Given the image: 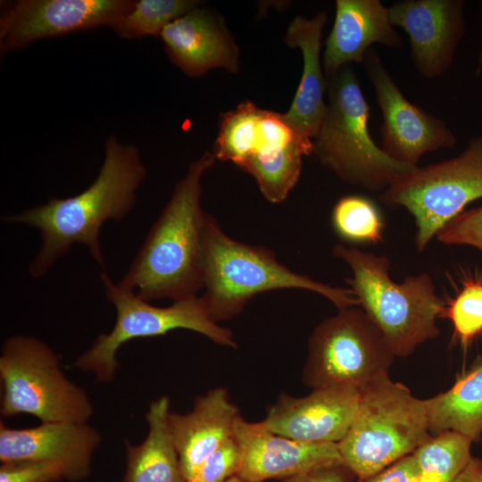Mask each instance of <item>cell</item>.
Segmentation results:
<instances>
[{"instance_id":"obj_36","label":"cell","mask_w":482,"mask_h":482,"mask_svg":"<svg viewBox=\"0 0 482 482\" xmlns=\"http://www.w3.org/2000/svg\"><path fill=\"white\" fill-rule=\"evenodd\" d=\"M478 62H479V66H480L482 64V48H481L480 54H479V57H478Z\"/></svg>"},{"instance_id":"obj_34","label":"cell","mask_w":482,"mask_h":482,"mask_svg":"<svg viewBox=\"0 0 482 482\" xmlns=\"http://www.w3.org/2000/svg\"><path fill=\"white\" fill-rule=\"evenodd\" d=\"M453 482H482V459L472 457Z\"/></svg>"},{"instance_id":"obj_2","label":"cell","mask_w":482,"mask_h":482,"mask_svg":"<svg viewBox=\"0 0 482 482\" xmlns=\"http://www.w3.org/2000/svg\"><path fill=\"white\" fill-rule=\"evenodd\" d=\"M212 152L192 162L149 229L119 285L145 301H173L203 288L201 254L207 213L201 206L202 177L215 163Z\"/></svg>"},{"instance_id":"obj_35","label":"cell","mask_w":482,"mask_h":482,"mask_svg":"<svg viewBox=\"0 0 482 482\" xmlns=\"http://www.w3.org/2000/svg\"><path fill=\"white\" fill-rule=\"evenodd\" d=\"M225 482H246V481L243 480L237 476H233L230 478L227 479Z\"/></svg>"},{"instance_id":"obj_14","label":"cell","mask_w":482,"mask_h":482,"mask_svg":"<svg viewBox=\"0 0 482 482\" xmlns=\"http://www.w3.org/2000/svg\"><path fill=\"white\" fill-rule=\"evenodd\" d=\"M233 437L240 451L236 476L246 482L288 478L317 468L344 464L336 443H304L270 430L263 421L239 415Z\"/></svg>"},{"instance_id":"obj_27","label":"cell","mask_w":482,"mask_h":482,"mask_svg":"<svg viewBox=\"0 0 482 482\" xmlns=\"http://www.w3.org/2000/svg\"><path fill=\"white\" fill-rule=\"evenodd\" d=\"M336 232L345 240L377 244L383 238L384 223L376 205L362 195H346L333 209Z\"/></svg>"},{"instance_id":"obj_3","label":"cell","mask_w":482,"mask_h":482,"mask_svg":"<svg viewBox=\"0 0 482 482\" xmlns=\"http://www.w3.org/2000/svg\"><path fill=\"white\" fill-rule=\"evenodd\" d=\"M202 296L216 323L239 314L254 295L282 288L309 290L328 299L337 310L360 305L351 288L332 287L283 265L270 249L229 237L207 213L202 244Z\"/></svg>"},{"instance_id":"obj_37","label":"cell","mask_w":482,"mask_h":482,"mask_svg":"<svg viewBox=\"0 0 482 482\" xmlns=\"http://www.w3.org/2000/svg\"><path fill=\"white\" fill-rule=\"evenodd\" d=\"M480 441L482 442V437H481Z\"/></svg>"},{"instance_id":"obj_12","label":"cell","mask_w":482,"mask_h":482,"mask_svg":"<svg viewBox=\"0 0 482 482\" xmlns=\"http://www.w3.org/2000/svg\"><path fill=\"white\" fill-rule=\"evenodd\" d=\"M362 64L381 110V148L388 156L417 166L425 154L455 145L456 137L443 120L404 96L373 47Z\"/></svg>"},{"instance_id":"obj_20","label":"cell","mask_w":482,"mask_h":482,"mask_svg":"<svg viewBox=\"0 0 482 482\" xmlns=\"http://www.w3.org/2000/svg\"><path fill=\"white\" fill-rule=\"evenodd\" d=\"M328 21L326 12L312 18L295 16L289 23L284 42L299 48L303 54V73L290 108L283 120L303 140L312 141L326 112L327 79L320 61L322 30Z\"/></svg>"},{"instance_id":"obj_32","label":"cell","mask_w":482,"mask_h":482,"mask_svg":"<svg viewBox=\"0 0 482 482\" xmlns=\"http://www.w3.org/2000/svg\"><path fill=\"white\" fill-rule=\"evenodd\" d=\"M355 482H418L412 455H407L378 473Z\"/></svg>"},{"instance_id":"obj_18","label":"cell","mask_w":482,"mask_h":482,"mask_svg":"<svg viewBox=\"0 0 482 482\" xmlns=\"http://www.w3.org/2000/svg\"><path fill=\"white\" fill-rule=\"evenodd\" d=\"M373 44L403 47L402 37L390 21L389 8L379 0H337L335 21L322 59L326 79L351 62L362 64Z\"/></svg>"},{"instance_id":"obj_7","label":"cell","mask_w":482,"mask_h":482,"mask_svg":"<svg viewBox=\"0 0 482 482\" xmlns=\"http://www.w3.org/2000/svg\"><path fill=\"white\" fill-rule=\"evenodd\" d=\"M0 380L4 417L23 413L41 422L87 423L93 415L86 390L67 378L59 355L35 337L14 335L4 340Z\"/></svg>"},{"instance_id":"obj_29","label":"cell","mask_w":482,"mask_h":482,"mask_svg":"<svg viewBox=\"0 0 482 482\" xmlns=\"http://www.w3.org/2000/svg\"><path fill=\"white\" fill-rule=\"evenodd\" d=\"M69 480L66 470L59 464L41 461L1 462L0 482H60Z\"/></svg>"},{"instance_id":"obj_17","label":"cell","mask_w":482,"mask_h":482,"mask_svg":"<svg viewBox=\"0 0 482 482\" xmlns=\"http://www.w3.org/2000/svg\"><path fill=\"white\" fill-rule=\"evenodd\" d=\"M168 24L162 31L170 60L189 77L213 69L239 70V48L219 13L202 6Z\"/></svg>"},{"instance_id":"obj_1","label":"cell","mask_w":482,"mask_h":482,"mask_svg":"<svg viewBox=\"0 0 482 482\" xmlns=\"http://www.w3.org/2000/svg\"><path fill=\"white\" fill-rule=\"evenodd\" d=\"M146 173L138 149L111 135L104 145L99 173L89 187L78 195L54 196L46 204L4 217L5 222L29 226L40 232L41 245L29 264L30 276L44 277L74 244L85 245L104 268L100 230L106 221L120 222L129 214Z\"/></svg>"},{"instance_id":"obj_15","label":"cell","mask_w":482,"mask_h":482,"mask_svg":"<svg viewBox=\"0 0 482 482\" xmlns=\"http://www.w3.org/2000/svg\"><path fill=\"white\" fill-rule=\"evenodd\" d=\"M462 0H404L389 7L393 26L409 36L411 61L426 79L443 76L452 66L465 31Z\"/></svg>"},{"instance_id":"obj_25","label":"cell","mask_w":482,"mask_h":482,"mask_svg":"<svg viewBox=\"0 0 482 482\" xmlns=\"http://www.w3.org/2000/svg\"><path fill=\"white\" fill-rule=\"evenodd\" d=\"M264 109L245 100L236 108L221 113L218 137L212 154L216 160L242 163L253 155L260 143V122Z\"/></svg>"},{"instance_id":"obj_16","label":"cell","mask_w":482,"mask_h":482,"mask_svg":"<svg viewBox=\"0 0 482 482\" xmlns=\"http://www.w3.org/2000/svg\"><path fill=\"white\" fill-rule=\"evenodd\" d=\"M102 441L100 433L87 423L41 422L26 428L0 423V461H41L63 467L70 481L90 472L91 460Z\"/></svg>"},{"instance_id":"obj_23","label":"cell","mask_w":482,"mask_h":482,"mask_svg":"<svg viewBox=\"0 0 482 482\" xmlns=\"http://www.w3.org/2000/svg\"><path fill=\"white\" fill-rule=\"evenodd\" d=\"M313 154V142L296 139L288 145L255 154L238 165L255 179L270 203L283 202L297 183L303 156Z\"/></svg>"},{"instance_id":"obj_13","label":"cell","mask_w":482,"mask_h":482,"mask_svg":"<svg viewBox=\"0 0 482 482\" xmlns=\"http://www.w3.org/2000/svg\"><path fill=\"white\" fill-rule=\"evenodd\" d=\"M362 388L328 386L303 397L282 393L262 420L272 432L304 443H339L357 414Z\"/></svg>"},{"instance_id":"obj_21","label":"cell","mask_w":482,"mask_h":482,"mask_svg":"<svg viewBox=\"0 0 482 482\" xmlns=\"http://www.w3.org/2000/svg\"><path fill=\"white\" fill-rule=\"evenodd\" d=\"M170 399L153 401L145 414L148 434L139 445L126 442L124 482H187L169 426Z\"/></svg>"},{"instance_id":"obj_5","label":"cell","mask_w":482,"mask_h":482,"mask_svg":"<svg viewBox=\"0 0 482 482\" xmlns=\"http://www.w3.org/2000/svg\"><path fill=\"white\" fill-rule=\"evenodd\" d=\"M327 94L326 112L312 140L321 164L372 192H383L418 167L394 160L374 142L368 127L370 109L351 64L327 78Z\"/></svg>"},{"instance_id":"obj_22","label":"cell","mask_w":482,"mask_h":482,"mask_svg":"<svg viewBox=\"0 0 482 482\" xmlns=\"http://www.w3.org/2000/svg\"><path fill=\"white\" fill-rule=\"evenodd\" d=\"M429 432L453 431L473 442L482 437V364L447 391L425 399Z\"/></svg>"},{"instance_id":"obj_10","label":"cell","mask_w":482,"mask_h":482,"mask_svg":"<svg viewBox=\"0 0 482 482\" xmlns=\"http://www.w3.org/2000/svg\"><path fill=\"white\" fill-rule=\"evenodd\" d=\"M395 358L383 334L362 309L338 310L312 332L303 381L312 389L339 385L362 388L389 372Z\"/></svg>"},{"instance_id":"obj_33","label":"cell","mask_w":482,"mask_h":482,"mask_svg":"<svg viewBox=\"0 0 482 482\" xmlns=\"http://www.w3.org/2000/svg\"><path fill=\"white\" fill-rule=\"evenodd\" d=\"M356 479V476L342 463L317 468L284 482H355Z\"/></svg>"},{"instance_id":"obj_4","label":"cell","mask_w":482,"mask_h":482,"mask_svg":"<svg viewBox=\"0 0 482 482\" xmlns=\"http://www.w3.org/2000/svg\"><path fill=\"white\" fill-rule=\"evenodd\" d=\"M333 254L350 267L353 277L346 283L395 357L410 356L439 335L436 320L445 303L428 273L409 275L397 283L390 278V261L384 254L342 244L333 247Z\"/></svg>"},{"instance_id":"obj_24","label":"cell","mask_w":482,"mask_h":482,"mask_svg":"<svg viewBox=\"0 0 482 482\" xmlns=\"http://www.w3.org/2000/svg\"><path fill=\"white\" fill-rule=\"evenodd\" d=\"M473 441L460 433L431 436L411 453L418 482H453L472 459Z\"/></svg>"},{"instance_id":"obj_30","label":"cell","mask_w":482,"mask_h":482,"mask_svg":"<svg viewBox=\"0 0 482 482\" xmlns=\"http://www.w3.org/2000/svg\"><path fill=\"white\" fill-rule=\"evenodd\" d=\"M445 245H464L482 252V206L463 211L436 236Z\"/></svg>"},{"instance_id":"obj_9","label":"cell","mask_w":482,"mask_h":482,"mask_svg":"<svg viewBox=\"0 0 482 482\" xmlns=\"http://www.w3.org/2000/svg\"><path fill=\"white\" fill-rule=\"evenodd\" d=\"M379 198L389 207H404L414 217L415 245L422 252L467 204L482 198V136L470 138L454 158L417 167Z\"/></svg>"},{"instance_id":"obj_8","label":"cell","mask_w":482,"mask_h":482,"mask_svg":"<svg viewBox=\"0 0 482 482\" xmlns=\"http://www.w3.org/2000/svg\"><path fill=\"white\" fill-rule=\"evenodd\" d=\"M107 299L114 306L116 320L109 333L96 337L89 349L79 355L73 366L92 373L99 383L111 382L119 362L120 346L129 340L154 337L175 329H188L205 336L217 345L237 347L231 330L212 320L202 296L177 301L158 307L120 287L104 271L100 274Z\"/></svg>"},{"instance_id":"obj_6","label":"cell","mask_w":482,"mask_h":482,"mask_svg":"<svg viewBox=\"0 0 482 482\" xmlns=\"http://www.w3.org/2000/svg\"><path fill=\"white\" fill-rule=\"evenodd\" d=\"M431 436L425 399L383 372L362 387L355 419L337 445L344 464L362 479L413 453Z\"/></svg>"},{"instance_id":"obj_11","label":"cell","mask_w":482,"mask_h":482,"mask_svg":"<svg viewBox=\"0 0 482 482\" xmlns=\"http://www.w3.org/2000/svg\"><path fill=\"white\" fill-rule=\"evenodd\" d=\"M136 0L2 1L0 53L45 38L107 26L129 12Z\"/></svg>"},{"instance_id":"obj_28","label":"cell","mask_w":482,"mask_h":482,"mask_svg":"<svg viewBox=\"0 0 482 482\" xmlns=\"http://www.w3.org/2000/svg\"><path fill=\"white\" fill-rule=\"evenodd\" d=\"M442 317L452 321L454 336L462 344L481 334L482 282L466 281L455 297L445 303Z\"/></svg>"},{"instance_id":"obj_31","label":"cell","mask_w":482,"mask_h":482,"mask_svg":"<svg viewBox=\"0 0 482 482\" xmlns=\"http://www.w3.org/2000/svg\"><path fill=\"white\" fill-rule=\"evenodd\" d=\"M239 463V447L232 437L205 460L194 478L188 482H225L237 475Z\"/></svg>"},{"instance_id":"obj_19","label":"cell","mask_w":482,"mask_h":482,"mask_svg":"<svg viewBox=\"0 0 482 482\" xmlns=\"http://www.w3.org/2000/svg\"><path fill=\"white\" fill-rule=\"evenodd\" d=\"M239 415L225 387L196 397L187 413L170 411V429L187 482L214 451L233 437Z\"/></svg>"},{"instance_id":"obj_26","label":"cell","mask_w":482,"mask_h":482,"mask_svg":"<svg viewBox=\"0 0 482 482\" xmlns=\"http://www.w3.org/2000/svg\"><path fill=\"white\" fill-rule=\"evenodd\" d=\"M201 4L197 0H137L111 29L127 39L160 37L168 24Z\"/></svg>"}]
</instances>
